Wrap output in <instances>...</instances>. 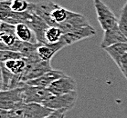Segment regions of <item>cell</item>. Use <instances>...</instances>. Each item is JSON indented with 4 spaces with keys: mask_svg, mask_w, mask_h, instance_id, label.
<instances>
[{
    "mask_svg": "<svg viewBox=\"0 0 127 118\" xmlns=\"http://www.w3.org/2000/svg\"><path fill=\"white\" fill-rule=\"evenodd\" d=\"M93 2L97 14V19L103 31L109 30L118 25L116 16L106 4L101 0H93Z\"/></svg>",
    "mask_w": 127,
    "mask_h": 118,
    "instance_id": "6da1fadb",
    "label": "cell"
},
{
    "mask_svg": "<svg viewBox=\"0 0 127 118\" xmlns=\"http://www.w3.org/2000/svg\"><path fill=\"white\" fill-rule=\"evenodd\" d=\"M23 86L6 91H1L0 94V107L2 110L12 111L20 108L24 105Z\"/></svg>",
    "mask_w": 127,
    "mask_h": 118,
    "instance_id": "7a4b0ae2",
    "label": "cell"
},
{
    "mask_svg": "<svg viewBox=\"0 0 127 118\" xmlns=\"http://www.w3.org/2000/svg\"><path fill=\"white\" fill-rule=\"evenodd\" d=\"M78 98V93L72 92L69 94L61 95H52L48 100L44 103L43 105L49 107L53 111L57 110H65L69 111L75 106L76 102Z\"/></svg>",
    "mask_w": 127,
    "mask_h": 118,
    "instance_id": "3957f363",
    "label": "cell"
},
{
    "mask_svg": "<svg viewBox=\"0 0 127 118\" xmlns=\"http://www.w3.org/2000/svg\"><path fill=\"white\" fill-rule=\"evenodd\" d=\"M52 94L48 88H41L37 86H30L25 84L23 86V102L24 104H40L49 99Z\"/></svg>",
    "mask_w": 127,
    "mask_h": 118,
    "instance_id": "277c9868",
    "label": "cell"
},
{
    "mask_svg": "<svg viewBox=\"0 0 127 118\" xmlns=\"http://www.w3.org/2000/svg\"><path fill=\"white\" fill-rule=\"evenodd\" d=\"M28 12L29 13V18L26 25H28L32 29V31L35 33L38 43L47 44L46 39H45V33L49 26L35 12L31 10H28Z\"/></svg>",
    "mask_w": 127,
    "mask_h": 118,
    "instance_id": "5b68a950",
    "label": "cell"
},
{
    "mask_svg": "<svg viewBox=\"0 0 127 118\" xmlns=\"http://www.w3.org/2000/svg\"><path fill=\"white\" fill-rule=\"evenodd\" d=\"M53 95H61L77 91V83L72 77L69 75H64L61 78L51 84L48 88Z\"/></svg>",
    "mask_w": 127,
    "mask_h": 118,
    "instance_id": "8992f818",
    "label": "cell"
},
{
    "mask_svg": "<svg viewBox=\"0 0 127 118\" xmlns=\"http://www.w3.org/2000/svg\"><path fill=\"white\" fill-rule=\"evenodd\" d=\"M95 34H96L95 28L91 25V26L81 27V28L78 29V30H75V31L73 32H69V33L64 34L61 39L65 41L68 46H70V45L77 43L79 41L92 37Z\"/></svg>",
    "mask_w": 127,
    "mask_h": 118,
    "instance_id": "52a82bcc",
    "label": "cell"
},
{
    "mask_svg": "<svg viewBox=\"0 0 127 118\" xmlns=\"http://www.w3.org/2000/svg\"><path fill=\"white\" fill-rule=\"evenodd\" d=\"M119 43H127V37L123 34L117 25L113 28L104 31L103 37L101 39L100 46L101 48L105 49L106 47Z\"/></svg>",
    "mask_w": 127,
    "mask_h": 118,
    "instance_id": "ba28073f",
    "label": "cell"
},
{
    "mask_svg": "<svg viewBox=\"0 0 127 118\" xmlns=\"http://www.w3.org/2000/svg\"><path fill=\"white\" fill-rule=\"evenodd\" d=\"M64 75H65V74L62 71L52 69L51 71H49V73L43 75L40 77L33 79V80H29L28 82H26V84L28 85H30V86L49 88L51 85L52 83H54L55 81H57L58 79L64 76Z\"/></svg>",
    "mask_w": 127,
    "mask_h": 118,
    "instance_id": "9c48e42d",
    "label": "cell"
},
{
    "mask_svg": "<svg viewBox=\"0 0 127 118\" xmlns=\"http://www.w3.org/2000/svg\"><path fill=\"white\" fill-rule=\"evenodd\" d=\"M68 46L66 42L62 39L54 44H40L38 49V55L43 61H50L56 53Z\"/></svg>",
    "mask_w": 127,
    "mask_h": 118,
    "instance_id": "30bf717a",
    "label": "cell"
},
{
    "mask_svg": "<svg viewBox=\"0 0 127 118\" xmlns=\"http://www.w3.org/2000/svg\"><path fill=\"white\" fill-rule=\"evenodd\" d=\"M77 13L68 9L64 8L62 6H59L58 4H56L55 7L53 8L50 15V22H49V26H59L61 24L65 23L66 21L73 17L76 16Z\"/></svg>",
    "mask_w": 127,
    "mask_h": 118,
    "instance_id": "8fae6325",
    "label": "cell"
},
{
    "mask_svg": "<svg viewBox=\"0 0 127 118\" xmlns=\"http://www.w3.org/2000/svg\"><path fill=\"white\" fill-rule=\"evenodd\" d=\"M91 26L89 20L87 19L86 17H84L83 15L77 13L76 16H74L73 17L66 21L65 23L61 24V26H59L58 27L61 29V31L63 32V34H67L69 32H73L75 30L84 27V26Z\"/></svg>",
    "mask_w": 127,
    "mask_h": 118,
    "instance_id": "7c38bea8",
    "label": "cell"
},
{
    "mask_svg": "<svg viewBox=\"0 0 127 118\" xmlns=\"http://www.w3.org/2000/svg\"><path fill=\"white\" fill-rule=\"evenodd\" d=\"M54 112L40 104H27L24 106V118H45Z\"/></svg>",
    "mask_w": 127,
    "mask_h": 118,
    "instance_id": "4fadbf2b",
    "label": "cell"
},
{
    "mask_svg": "<svg viewBox=\"0 0 127 118\" xmlns=\"http://www.w3.org/2000/svg\"><path fill=\"white\" fill-rule=\"evenodd\" d=\"M51 70V66H50V63L49 61L41 60L38 64H36L34 67L29 71V74L24 77L23 82L26 83V82H28L29 80H33V79L40 77V76H42L47 73H49Z\"/></svg>",
    "mask_w": 127,
    "mask_h": 118,
    "instance_id": "5bb4252c",
    "label": "cell"
},
{
    "mask_svg": "<svg viewBox=\"0 0 127 118\" xmlns=\"http://www.w3.org/2000/svg\"><path fill=\"white\" fill-rule=\"evenodd\" d=\"M104 50L108 55H110V57L116 64V66H119L122 58L127 54V43L115 44L113 46L106 47Z\"/></svg>",
    "mask_w": 127,
    "mask_h": 118,
    "instance_id": "9a60e30c",
    "label": "cell"
},
{
    "mask_svg": "<svg viewBox=\"0 0 127 118\" xmlns=\"http://www.w3.org/2000/svg\"><path fill=\"white\" fill-rule=\"evenodd\" d=\"M16 35L19 40L23 42L38 43L35 33L26 24H18L16 26Z\"/></svg>",
    "mask_w": 127,
    "mask_h": 118,
    "instance_id": "2e32d148",
    "label": "cell"
},
{
    "mask_svg": "<svg viewBox=\"0 0 127 118\" xmlns=\"http://www.w3.org/2000/svg\"><path fill=\"white\" fill-rule=\"evenodd\" d=\"M4 66L6 68L9 70L14 75H21L24 73V70L26 68V58H21L17 60H9L5 62Z\"/></svg>",
    "mask_w": 127,
    "mask_h": 118,
    "instance_id": "e0dca14e",
    "label": "cell"
},
{
    "mask_svg": "<svg viewBox=\"0 0 127 118\" xmlns=\"http://www.w3.org/2000/svg\"><path fill=\"white\" fill-rule=\"evenodd\" d=\"M39 46H40L39 43H29V42L21 41L18 53H20L25 58L31 57L33 55H38V49Z\"/></svg>",
    "mask_w": 127,
    "mask_h": 118,
    "instance_id": "ac0fdd59",
    "label": "cell"
},
{
    "mask_svg": "<svg viewBox=\"0 0 127 118\" xmlns=\"http://www.w3.org/2000/svg\"><path fill=\"white\" fill-rule=\"evenodd\" d=\"M63 32L58 26H49L45 33V39L47 44H54L61 40L63 36Z\"/></svg>",
    "mask_w": 127,
    "mask_h": 118,
    "instance_id": "d6986e66",
    "label": "cell"
},
{
    "mask_svg": "<svg viewBox=\"0 0 127 118\" xmlns=\"http://www.w3.org/2000/svg\"><path fill=\"white\" fill-rule=\"evenodd\" d=\"M118 26L123 34L127 37V2L126 4H124L121 10V14L118 19Z\"/></svg>",
    "mask_w": 127,
    "mask_h": 118,
    "instance_id": "ffe728a7",
    "label": "cell"
},
{
    "mask_svg": "<svg viewBox=\"0 0 127 118\" xmlns=\"http://www.w3.org/2000/svg\"><path fill=\"white\" fill-rule=\"evenodd\" d=\"M24 58V56L20 53L10 51V50H1L0 51V60L1 63H5L9 60H17Z\"/></svg>",
    "mask_w": 127,
    "mask_h": 118,
    "instance_id": "44dd1931",
    "label": "cell"
},
{
    "mask_svg": "<svg viewBox=\"0 0 127 118\" xmlns=\"http://www.w3.org/2000/svg\"><path fill=\"white\" fill-rule=\"evenodd\" d=\"M29 4L27 0H11V10L17 13L26 12L29 7Z\"/></svg>",
    "mask_w": 127,
    "mask_h": 118,
    "instance_id": "7402d4cb",
    "label": "cell"
},
{
    "mask_svg": "<svg viewBox=\"0 0 127 118\" xmlns=\"http://www.w3.org/2000/svg\"><path fill=\"white\" fill-rule=\"evenodd\" d=\"M0 33H9V34L16 35V26L1 21V24H0Z\"/></svg>",
    "mask_w": 127,
    "mask_h": 118,
    "instance_id": "603a6c76",
    "label": "cell"
},
{
    "mask_svg": "<svg viewBox=\"0 0 127 118\" xmlns=\"http://www.w3.org/2000/svg\"><path fill=\"white\" fill-rule=\"evenodd\" d=\"M119 69L121 70L122 74L124 75V76L127 79V54L124 55V57L122 58L120 65H119Z\"/></svg>",
    "mask_w": 127,
    "mask_h": 118,
    "instance_id": "cb8c5ba5",
    "label": "cell"
},
{
    "mask_svg": "<svg viewBox=\"0 0 127 118\" xmlns=\"http://www.w3.org/2000/svg\"><path fill=\"white\" fill-rule=\"evenodd\" d=\"M11 10V0H2L0 2V12H9Z\"/></svg>",
    "mask_w": 127,
    "mask_h": 118,
    "instance_id": "d4e9b609",
    "label": "cell"
},
{
    "mask_svg": "<svg viewBox=\"0 0 127 118\" xmlns=\"http://www.w3.org/2000/svg\"><path fill=\"white\" fill-rule=\"evenodd\" d=\"M66 113L67 111H65V110H57V111H54L49 116H47L45 118H63L65 117Z\"/></svg>",
    "mask_w": 127,
    "mask_h": 118,
    "instance_id": "484cf974",
    "label": "cell"
},
{
    "mask_svg": "<svg viewBox=\"0 0 127 118\" xmlns=\"http://www.w3.org/2000/svg\"><path fill=\"white\" fill-rule=\"evenodd\" d=\"M63 118H65V117H63Z\"/></svg>",
    "mask_w": 127,
    "mask_h": 118,
    "instance_id": "4316f807",
    "label": "cell"
}]
</instances>
